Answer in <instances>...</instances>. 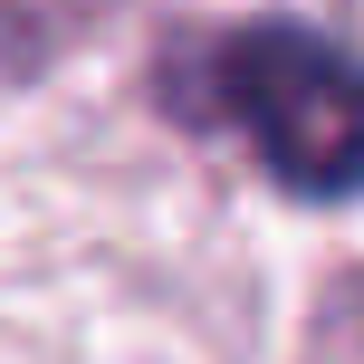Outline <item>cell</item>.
Instances as JSON below:
<instances>
[{
    "instance_id": "obj_1",
    "label": "cell",
    "mask_w": 364,
    "mask_h": 364,
    "mask_svg": "<svg viewBox=\"0 0 364 364\" xmlns=\"http://www.w3.org/2000/svg\"><path fill=\"white\" fill-rule=\"evenodd\" d=\"M211 115L250 134V154L297 192H355L364 182V68L316 29H240L211 58Z\"/></svg>"
}]
</instances>
